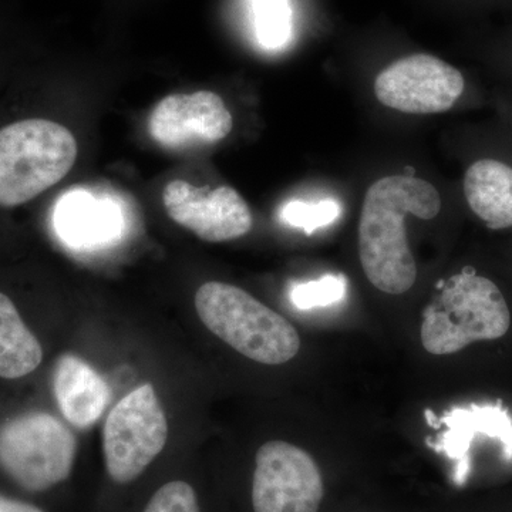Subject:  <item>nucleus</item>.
Segmentation results:
<instances>
[{
	"mask_svg": "<svg viewBox=\"0 0 512 512\" xmlns=\"http://www.w3.org/2000/svg\"><path fill=\"white\" fill-rule=\"evenodd\" d=\"M163 205L168 217L202 241H234L251 232V208L237 190L228 185L195 187L175 180L165 185Z\"/></svg>",
	"mask_w": 512,
	"mask_h": 512,
	"instance_id": "9",
	"label": "nucleus"
},
{
	"mask_svg": "<svg viewBox=\"0 0 512 512\" xmlns=\"http://www.w3.org/2000/svg\"><path fill=\"white\" fill-rule=\"evenodd\" d=\"M148 134L170 151L211 146L227 138L234 117L217 93L170 94L158 101L147 121Z\"/></svg>",
	"mask_w": 512,
	"mask_h": 512,
	"instance_id": "10",
	"label": "nucleus"
},
{
	"mask_svg": "<svg viewBox=\"0 0 512 512\" xmlns=\"http://www.w3.org/2000/svg\"><path fill=\"white\" fill-rule=\"evenodd\" d=\"M340 205L333 200L318 202L292 201L282 210V220L293 228L303 229L311 235L316 229L328 227L338 220Z\"/></svg>",
	"mask_w": 512,
	"mask_h": 512,
	"instance_id": "18",
	"label": "nucleus"
},
{
	"mask_svg": "<svg viewBox=\"0 0 512 512\" xmlns=\"http://www.w3.org/2000/svg\"><path fill=\"white\" fill-rule=\"evenodd\" d=\"M56 227L60 237L74 247H90L109 241L116 232L113 212L97 207L89 200L69 198L57 211Z\"/></svg>",
	"mask_w": 512,
	"mask_h": 512,
	"instance_id": "15",
	"label": "nucleus"
},
{
	"mask_svg": "<svg viewBox=\"0 0 512 512\" xmlns=\"http://www.w3.org/2000/svg\"><path fill=\"white\" fill-rule=\"evenodd\" d=\"M443 207L440 192L412 175H390L370 185L359 222V256L370 284L402 295L417 279L406 234V218L433 220Z\"/></svg>",
	"mask_w": 512,
	"mask_h": 512,
	"instance_id": "1",
	"label": "nucleus"
},
{
	"mask_svg": "<svg viewBox=\"0 0 512 512\" xmlns=\"http://www.w3.org/2000/svg\"><path fill=\"white\" fill-rule=\"evenodd\" d=\"M53 392L64 419L77 429L96 424L110 400L106 380L82 357L69 353L57 360Z\"/></svg>",
	"mask_w": 512,
	"mask_h": 512,
	"instance_id": "13",
	"label": "nucleus"
},
{
	"mask_svg": "<svg viewBox=\"0 0 512 512\" xmlns=\"http://www.w3.org/2000/svg\"><path fill=\"white\" fill-rule=\"evenodd\" d=\"M423 311L421 343L433 355H453L476 342H491L511 329V309L500 286L466 266L437 285Z\"/></svg>",
	"mask_w": 512,
	"mask_h": 512,
	"instance_id": "2",
	"label": "nucleus"
},
{
	"mask_svg": "<svg viewBox=\"0 0 512 512\" xmlns=\"http://www.w3.org/2000/svg\"><path fill=\"white\" fill-rule=\"evenodd\" d=\"M466 92V76L430 55L403 57L382 70L375 82L377 100L406 114L446 113Z\"/></svg>",
	"mask_w": 512,
	"mask_h": 512,
	"instance_id": "8",
	"label": "nucleus"
},
{
	"mask_svg": "<svg viewBox=\"0 0 512 512\" xmlns=\"http://www.w3.org/2000/svg\"><path fill=\"white\" fill-rule=\"evenodd\" d=\"M167 440L163 406L154 387L143 384L113 407L104 424V460L111 480H136L160 456Z\"/></svg>",
	"mask_w": 512,
	"mask_h": 512,
	"instance_id": "6",
	"label": "nucleus"
},
{
	"mask_svg": "<svg viewBox=\"0 0 512 512\" xmlns=\"http://www.w3.org/2000/svg\"><path fill=\"white\" fill-rule=\"evenodd\" d=\"M144 512H201L194 488L175 480L158 488Z\"/></svg>",
	"mask_w": 512,
	"mask_h": 512,
	"instance_id": "19",
	"label": "nucleus"
},
{
	"mask_svg": "<svg viewBox=\"0 0 512 512\" xmlns=\"http://www.w3.org/2000/svg\"><path fill=\"white\" fill-rule=\"evenodd\" d=\"M77 160L72 131L30 119L0 128V208L32 201L60 183Z\"/></svg>",
	"mask_w": 512,
	"mask_h": 512,
	"instance_id": "4",
	"label": "nucleus"
},
{
	"mask_svg": "<svg viewBox=\"0 0 512 512\" xmlns=\"http://www.w3.org/2000/svg\"><path fill=\"white\" fill-rule=\"evenodd\" d=\"M348 282L343 275H325L316 281L303 282L293 285L291 302L302 311L308 309L326 308L345 298Z\"/></svg>",
	"mask_w": 512,
	"mask_h": 512,
	"instance_id": "17",
	"label": "nucleus"
},
{
	"mask_svg": "<svg viewBox=\"0 0 512 512\" xmlns=\"http://www.w3.org/2000/svg\"><path fill=\"white\" fill-rule=\"evenodd\" d=\"M42 359L39 340L20 318L13 302L0 293V377L28 376L35 372Z\"/></svg>",
	"mask_w": 512,
	"mask_h": 512,
	"instance_id": "14",
	"label": "nucleus"
},
{
	"mask_svg": "<svg viewBox=\"0 0 512 512\" xmlns=\"http://www.w3.org/2000/svg\"><path fill=\"white\" fill-rule=\"evenodd\" d=\"M256 36L266 49H281L292 32L289 0H251Z\"/></svg>",
	"mask_w": 512,
	"mask_h": 512,
	"instance_id": "16",
	"label": "nucleus"
},
{
	"mask_svg": "<svg viewBox=\"0 0 512 512\" xmlns=\"http://www.w3.org/2000/svg\"><path fill=\"white\" fill-rule=\"evenodd\" d=\"M76 453V437L52 414H20L0 427V467L25 490L37 493L66 481Z\"/></svg>",
	"mask_w": 512,
	"mask_h": 512,
	"instance_id": "5",
	"label": "nucleus"
},
{
	"mask_svg": "<svg viewBox=\"0 0 512 512\" xmlns=\"http://www.w3.org/2000/svg\"><path fill=\"white\" fill-rule=\"evenodd\" d=\"M195 309L215 336L254 362L284 365L301 349L295 326L238 286L201 285L195 293Z\"/></svg>",
	"mask_w": 512,
	"mask_h": 512,
	"instance_id": "3",
	"label": "nucleus"
},
{
	"mask_svg": "<svg viewBox=\"0 0 512 512\" xmlns=\"http://www.w3.org/2000/svg\"><path fill=\"white\" fill-rule=\"evenodd\" d=\"M424 416L434 430L446 427L439 439L426 441L434 451L446 454L456 463L453 478L457 485L466 484L471 470L470 447L477 436L500 440L504 456L512 458V419L503 402L454 407L440 419L427 409Z\"/></svg>",
	"mask_w": 512,
	"mask_h": 512,
	"instance_id": "11",
	"label": "nucleus"
},
{
	"mask_svg": "<svg viewBox=\"0 0 512 512\" xmlns=\"http://www.w3.org/2000/svg\"><path fill=\"white\" fill-rule=\"evenodd\" d=\"M0 512H45L35 505L0 495Z\"/></svg>",
	"mask_w": 512,
	"mask_h": 512,
	"instance_id": "20",
	"label": "nucleus"
},
{
	"mask_svg": "<svg viewBox=\"0 0 512 512\" xmlns=\"http://www.w3.org/2000/svg\"><path fill=\"white\" fill-rule=\"evenodd\" d=\"M322 474L311 454L286 441H269L256 453L255 512H318Z\"/></svg>",
	"mask_w": 512,
	"mask_h": 512,
	"instance_id": "7",
	"label": "nucleus"
},
{
	"mask_svg": "<svg viewBox=\"0 0 512 512\" xmlns=\"http://www.w3.org/2000/svg\"><path fill=\"white\" fill-rule=\"evenodd\" d=\"M467 207L491 231L512 228V157L485 154L468 164L463 178Z\"/></svg>",
	"mask_w": 512,
	"mask_h": 512,
	"instance_id": "12",
	"label": "nucleus"
}]
</instances>
